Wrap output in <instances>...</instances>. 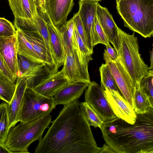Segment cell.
<instances>
[{"instance_id": "6da1fadb", "label": "cell", "mask_w": 153, "mask_h": 153, "mask_svg": "<svg viewBox=\"0 0 153 153\" xmlns=\"http://www.w3.org/2000/svg\"><path fill=\"white\" fill-rule=\"evenodd\" d=\"M51 123L35 153H100L78 100L64 105Z\"/></svg>"}, {"instance_id": "7a4b0ae2", "label": "cell", "mask_w": 153, "mask_h": 153, "mask_svg": "<svg viewBox=\"0 0 153 153\" xmlns=\"http://www.w3.org/2000/svg\"><path fill=\"white\" fill-rule=\"evenodd\" d=\"M136 114L133 124L116 117L101 126L102 137L114 153H153V108Z\"/></svg>"}, {"instance_id": "3957f363", "label": "cell", "mask_w": 153, "mask_h": 153, "mask_svg": "<svg viewBox=\"0 0 153 153\" xmlns=\"http://www.w3.org/2000/svg\"><path fill=\"white\" fill-rule=\"evenodd\" d=\"M124 26L145 38L153 35V0H116Z\"/></svg>"}, {"instance_id": "277c9868", "label": "cell", "mask_w": 153, "mask_h": 153, "mask_svg": "<svg viewBox=\"0 0 153 153\" xmlns=\"http://www.w3.org/2000/svg\"><path fill=\"white\" fill-rule=\"evenodd\" d=\"M119 43L117 51L121 64L132 80L136 88L139 87L141 79L149 73V67L139 53L137 38L118 27Z\"/></svg>"}, {"instance_id": "5b68a950", "label": "cell", "mask_w": 153, "mask_h": 153, "mask_svg": "<svg viewBox=\"0 0 153 153\" xmlns=\"http://www.w3.org/2000/svg\"><path fill=\"white\" fill-rule=\"evenodd\" d=\"M51 119L49 114L28 123L20 122L10 128L5 146L11 153H29V146L41 140L44 132L51 123Z\"/></svg>"}, {"instance_id": "8992f818", "label": "cell", "mask_w": 153, "mask_h": 153, "mask_svg": "<svg viewBox=\"0 0 153 153\" xmlns=\"http://www.w3.org/2000/svg\"><path fill=\"white\" fill-rule=\"evenodd\" d=\"M53 97L44 96L27 86L22 101L19 121L28 123L50 114L56 108Z\"/></svg>"}, {"instance_id": "52a82bcc", "label": "cell", "mask_w": 153, "mask_h": 153, "mask_svg": "<svg viewBox=\"0 0 153 153\" xmlns=\"http://www.w3.org/2000/svg\"><path fill=\"white\" fill-rule=\"evenodd\" d=\"M14 16V25L22 31H37L36 24L39 16L36 0H8Z\"/></svg>"}, {"instance_id": "ba28073f", "label": "cell", "mask_w": 153, "mask_h": 153, "mask_svg": "<svg viewBox=\"0 0 153 153\" xmlns=\"http://www.w3.org/2000/svg\"><path fill=\"white\" fill-rule=\"evenodd\" d=\"M92 59L91 55L83 53L78 47L72 53L66 54L62 69L69 82L79 81L89 83L88 64Z\"/></svg>"}, {"instance_id": "9c48e42d", "label": "cell", "mask_w": 153, "mask_h": 153, "mask_svg": "<svg viewBox=\"0 0 153 153\" xmlns=\"http://www.w3.org/2000/svg\"><path fill=\"white\" fill-rule=\"evenodd\" d=\"M103 58L105 63L108 65L122 94L134 109L133 98L136 88L132 80L118 58L115 60H112L106 49L104 50Z\"/></svg>"}, {"instance_id": "30bf717a", "label": "cell", "mask_w": 153, "mask_h": 153, "mask_svg": "<svg viewBox=\"0 0 153 153\" xmlns=\"http://www.w3.org/2000/svg\"><path fill=\"white\" fill-rule=\"evenodd\" d=\"M85 99L104 122L117 117L106 98L104 90L94 81H91L85 90Z\"/></svg>"}, {"instance_id": "8fae6325", "label": "cell", "mask_w": 153, "mask_h": 153, "mask_svg": "<svg viewBox=\"0 0 153 153\" xmlns=\"http://www.w3.org/2000/svg\"><path fill=\"white\" fill-rule=\"evenodd\" d=\"M96 1H79V13L85 34L87 46L92 52L94 46L100 43L95 25L94 17L96 15Z\"/></svg>"}, {"instance_id": "7c38bea8", "label": "cell", "mask_w": 153, "mask_h": 153, "mask_svg": "<svg viewBox=\"0 0 153 153\" xmlns=\"http://www.w3.org/2000/svg\"><path fill=\"white\" fill-rule=\"evenodd\" d=\"M104 90L106 98L116 116L130 123H134L136 114L122 94L112 92L107 88Z\"/></svg>"}, {"instance_id": "4fadbf2b", "label": "cell", "mask_w": 153, "mask_h": 153, "mask_svg": "<svg viewBox=\"0 0 153 153\" xmlns=\"http://www.w3.org/2000/svg\"><path fill=\"white\" fill-rule=\"evenodd\" d=\"M69 83L62 69L60 71L42 77L33 88L41 94L51 98Z\"/></svg>"}, {"instance_id": "5bb4252c", "label": "cell", "mask_w": 153, "mask_h": 153, "mask_svg": "<svg viewBox=\"0 0 153 153\" xmlns=\"http://www.w3.org/2000/svg\"><path fill=\"white\" fill-rule=\"evenodd\" d=\"M0 54L16 81L18 71L16 34L9 37L0 36Z\"/></svg>"}, {"instance_id": "9a60e30c", "label": "cell", "mask_w": 153, "mask_h": 153, "mask_svg": "<svg viewBox=\"0 0 153 153\" xmlns=\"http://www.w3.org/2000/svg\"><path fill=\"white\" fill-rule=\"evenodd\" d=\"M29 76H18L16 83L15 91L10 102L7 103V110L10 128L19 122L21 107L25 91L27 87Z\"/></svg>"}, {"instance_id": "2e32d148", "label": "cell", "mask_w": 153, "mask_h": 153, "mask_svg": "<svg viewBox=\"0 0 153 153\" xmlns=\"http://www.w3.org/2000/svg\"><path fill=\"white\" fill-rule=\"evenodd\" d=\"M47 22L49 39L56 69L63 65L66 53L61 36L58 28L53 24L50 16L44 19Z\"/></svg>"}, {"instance_id": "e0dca14e", "label": "cell", "mask_w": 153, "mask_h": 153, "mask_svg": "<svg viewBox=\"0 0 153 153\" xmlns=\"http://www.w3.org/2000/svg\"><path fill=\"white\" fill-rule=\"evenodd\" d=\"M96 16L108 41L117 51L119 45L118 27L114 21L112 15L106 7L97 4Z\"/></svg>"}, {"instance_id": "ac0fdd59", "label": "cell", "mask_w": 153, "mask_h": 153, "mask_svg": "<svg viewBox=\"0 0 153 153\" xmlns=\"http://www.w3.org/2000/svg\"><path fill=\"white\" fill-rule=\"evenodd\" d=\"M89 83L79 81L69 82L60 89L53 97L56 105H64L78 100Z\"/></svg>"}, {"instance_id": "d6986e66", "label": "cell", "mask_w": 153, "mask_h": 153, "mask_svg": "<svg viewBox=\"0 0 153 153\" xmlns=\"http://www.w3.org/2000/svg\"><path fill=\"white\" fill-rule=\"evenodd\" d=\"M74 4V0H48V11L55 27L58 28L66 21Z\"/></svg>"}, {"instance_id": "ffe728a7", "label": "cell", "mask_w": 153, "mask_h": 153, "mask_svg": "<svg viewBox=\"0 0 153 153\" xmlns=\"http://www.w3.org/2000/svg\"><path fill=\"white\" fill-rule=\"evenodd\" d=\"M18 73L17 77L30 76L32 81H36L38 77H42L45 75V73L49 72L47 69L46 63L32 61L22 55L17 54Z\"/></svg>"}, {"instance_id": "44dd1931", "label": "cell", "mask_w": 153, "mask_h": 153, "mask_svg": "<svg viewBox=\"0 0 153 153\" xmlns=\"http://www.w3.org/2000/svg\"><path fill=\"white\" fill-rule=\"evenodd\" d=\"M59 31L66 55L72 53L78 47L74 32L73 17L58 28Z\"/></svg>"}, {"instance_id": "7402d4cb", "label": "cell", "mask_w": 153, "mask_h": 153, "mask_svg": "<svg viewBox=\"0 0 153 153\" xmlns=\"http://www.w3.org/2000/svg\"><path fill=\"white\" fill-rule=\"evenodd\" d=\"M16 35L18 54L36 62L45 63L38 56L21 30H16Z\"/></svg>"}, {"instance_id": "603a6c76", "label": "cell", "mask_w": 153, "mask_h": 153, "mask_svg": "<svg viewBox=\"0 0 153 153\" xmlns=\"http://www.w3.org/2000/svg\"><path fill=\"white\" fill-rule=\"evenodd\" d=\"M22 31L38 56L47 65V55L45 44L39 31L38 30L32 32Z\"/></svg>"}, {"instance_id": "cb8c5ba5", "label": "cell", "mask_w": 153, "mask_h": 153, "mask_svg": "<svg viewBox=\"0 0 153 153\" xmlns=\"http://www.w3.org/2000/svg\"><path fill=\"white\" fill-rule=\"evenodd\" d=\"M100 74V86L104 90L107 88L112 92L121 94L112 75L110 69L106 63L102 64L99 68Z\"/></svg>"}, {"instance_id": "d4e9b609", "label": "cell", "mask_w": 153, "mask_h": 153, "mask_svg": "<svg viewBox=\"0 0 153 153\" xmlns=\"http://www.w3.org/2000/svg\"><path fill=\"white\" fill-rule=\"evenodd\" d=\"M7 103L0 104V143L4 144L10 129Z\"/></svg>"}, {"instance_id": "484cf974", "label": "cell", "mask_w": 153, "mask_h": 153, "mask_svg": "<svg viewBox=\"0 0 153 153\" xmlns=\"http://www.w3.org/2000/svg\"><path fill=\"white\" fill-rule=\"evenodd\" d=\"M16 87V83L0 74V100L9 103L14 94Z\"/></svg>"}, {"instance_id": "4316f807", "label": "cell", "mask_w": 153, "mask_h": 153, "mask_svg": "<svg viewBox=\"0 0 153 153\" xmlns=\"http://www.w3.org/2000/svg\"><path fill=\"white\" fill-rule=\"evenodd\" d=\"M134 109L136 113H143L150 107L153 108L146 96L140 88L136 89L133 98Z\"/></svg>"}, {"instance_id": "83f0119b", "label": "cell", "mask_w": 153, "mask_h": 153, "mask_svg": "<svg viewBox=\"0 0 153 153\" xmlns=\"http://www.w3.org/2000/svg\"><path fill=\"white\" fill-rule=\"evenodd\" d=\"M80 104L84 115L90 126L100 128L104 121L86 102H80Z\"/></svg>"}, {"instance_id": "f1b7e54d", "label": "cell", "mask_w": 153, "mask_h": 153, "mask_svg": "<svg viewBox=\"0 0 153 153\" xmlns=\"http://www.w3.org/2000/svg\"><path fill=\"white\" fill-rule=\"evenodd\" d=\"M139 88L153 107V70H149V74L141 79Z\"/></svg>"}, {"instance_id": "f546056e", "label": "cell", "mask_w": 153, "mask_h": 153, "mask_svg": "<svg viewBox=\"0 0 153 153\" xmlns=\"http://www.w3.org/2000/svg\"><path fill=\"white\" fill-rule=\"evenodd\" d=\"M16 33L14 25L4 18L0 17V36L10 37L15 35Z\"/></svg>"}, {"instance_id": "4dcf8cb0", "label": "cell", "mask_w": 153, "mask_h": 153, "mask_svg": "<svg viewBox=\"0 0 153 153\" xmlns=\"http://www.w3.org/2000/svg\"><path fill=\"white\" fill-rule=\"evenodd\" d=\"M73 18L74 24L76 30L87 47L85 31L78 12L74 15Z\"/></svg>"}, {"instance_id": "1f68e13d", "label": "cell", "mask_w": 153, "mask_h": 153, "mask_svg": "<svg viewBox=\"0 0 153 153\" xmlns=\"http://www.w3.org/2000/svg\"><path fill=\"white\" fill-rule=\"evenodd\" d=\"M95 28L100 43L106 45L109 42L108 37L103 31L97 19L96 15L94 17Z\"/></svg>"}, {"instance_id": "d6a6232c", "label": "cell", "mask_w": 153, "mask_h": 153, "mask_svg": "<svg viewBox=\"0 0 153 153\" xmlns=\"http://www.w3.org/2000/svg\"><path fill=\"white\" fill-rule=\"evenodd\" d=\"M74 32L78 47L83 53L92 55L93 52L91 51L85 45L82 38L79 34L74 24Z\"/></svg>"}, {"instance_id": "836d02e7", "label": "cell", "mask_w": 153, "mask_h": 153, "mask_svg": "<svg viewBox=\"0 0 153 153\" xmlns=\"http://www.w3.org/2000/svg\"><path fill=\"white\" fill-rule=\"evenodd\" d=\"M0 74L11 81L15 83V80L6 65L3 59L0 54Z\"/></svg>"}, {"instance_id": "e575fe53", "label": "cell", "mask_w": 153, "mask_h": 153, "mask_svg": "<svg viewBox=\"0 0 153 153\" xmlns=\"http://www.w3.org/2000/svg\"><path fill=\"white\" fill-rule=\"evenodd\" d=\"M48 0H36L39 14L43 17L50 16L47 5Z\"/></svg>"}, {"instance_id": "d590c367", "label": "cell", "mask_w": 153, "mask_h": 153, "mask_svg": "<svg viewBox=\"0 0 153 153\" xmlns=\"http://www.w3.org/2000/svg\"><path fill=\"white\" fill-rule=\"evenodd\" d=\"M109 43L105 45L106 51L112 60H116L118 58L117 52L115 49L111 47Z\"/></svg>"}, {"instance_id": "8d00e7d4", "label": "cell", "mask_w": 153, "mask_h": 153, "mask_svg": "<svg viewBox=\"0 0 153 153\" xmlns=\"http://www.w3.org/2000/svg\"><path fill=\"white\" fill-rule=\"evenodd\" d=\"M100 153H114L110 147L105 143L101 147Z\"/></svg>"}, {"instance_id": "74e56055", "label": "cell", "mask_w": 153, "mask_h": 153, "mask_svg": "<svg viewBox=\"0 0 153 153\" xmlns=\"http://www.w3.org/2000/svg\"><path fill=\"white\" fill-rule=\"evenodd\" d=\"M0 153H11L5 144L0 143Z\"/></svg>"}, {"instance_id": "f35d334b", "label": "cell", "mask_w": 153, "mask_h": 153, "mask_svg": "<svg viewBox=\"0 0 153 153\" xmlns=\"http://www.w3.org/2000/svg\"><path fill=\"white\" fill-rule=\"evenodd\" d=\"M150 66L149 67V70H153V50H152L150 51Z\"/></svg>"}, {"instance_id": "ab89813d", "label": "cell", "mask_w": 153, "mask_h": 153, "mask_svg": "<svg viewBox=\"0 0 153 153\" xmlns=\"http://www.w3.org/2000/svg\"><path fill=\"white\" fill-rule=\"evenodd\" d=\"M80 0L81 1H92V2L96 1V0Z\"/></svg>"}, {"instance_id": "60d3db41", "label": "cell", "mask_w": 153, "mask_h": 153, "mask_svg": "<svg viewBox=\"0 0 153 153\" xmlns=\"http://www.w3.org/2000/svg\"><path fill=\"white\" fill-rule=\"evenodd\" d=\"M96 1L97 2H98L99 1H100L101 0H96Z\"/></svg>"}, {"instance_id": "b9f144b4", "label": "cell", "mask_w": 153, "mask_h": 153, "mask_svg": "<svg viewBox=\"0 0 153 153\" xmlns=\"http://www.w3.org/2000/svg\"></svg>"}]
</instances>
